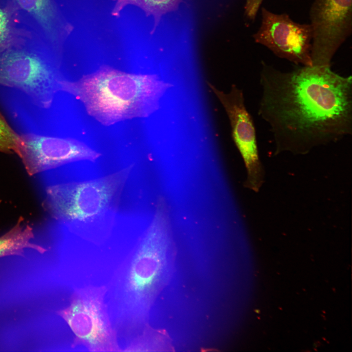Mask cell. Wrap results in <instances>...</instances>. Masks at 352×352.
<instances>
[{"label": "cell", "instance_id": "obj_4", "mask_svg": "<svg viewBox=\"0 0 352 352\" xmlns=\"http://www.w3.org/2000/svg\"><path fill=\"white\" fill-rule=\"evenodd\" d=\"M132 167L85 181L55 183L40 179L44 207L58 221L89 220L117 203Z\"/></svg>", "mask_w": 352, "mask_h": 352}, {"label": "cell", "instance_id": "obj_16", "mask_svg": "<svg viewBox=\"0 0 352 352\" xmlns=\"http://www.w3.org/2000/svg\"><path fill=\"white\" fill-rule=\"evenodd\" d=\"M128 1L129 0H116L112 11V15L114 16H119L122 9L128 4Z\"/></svg>", "mask_w": 352, "mask_h": 352}, {"label": "cell", "instance_id": "obj_8", "mask_svg": "<svg viewBox=\"0 0 352 352\" xmlns=\"http://www.w3.org/2000/svg\"><path fill=\"white\" fill-rule=\"evenodd\" d=\"M261 16L260 26L254 35L256 42L295 65L312 66L309 24L296 22L286 13L276 14L264 7Z\"/></svg>", "mask_w": 352, "mask_h": 352}, {"label": "cell", "instance_id": "obj_2", "mask_svg": "<svg viewBox=\"0 0 352 352\" xmlns=\"http://www.w3.org/2000/svg\"><path fill=\"white\" fill-rule=\"evenodd\" d=\"M171 231L167 205L159 198L150 224L110 284L112 314L120 330L132 333L143 326L161 283Z\"/></svg>", "mask_w": 352, "mask_h": 352}, {"label": "cell", "instance_id": "obj_12", "mask_svg": "<svg viewBox=\"0 0 352 352\" xmlns=\"http://www.w3.org/2000/svg\"><path fill=\"white\" fill-rule=\"evenodd\" d=\"M181 0H129L128 4L135 5L142 9L147 16L153 17L154 29L164 14L175 10Z\"/></svg>", "mask_w": 352, "mask_h": 352}, {"label": "cell", "instance_id": "obj_13", "mask_svg": "<svg viewBox=\"0 0 352 352\" xmlns=\"http://www.w3.org/2000/svg\"><path fill=\"white\" fill-rule=\"evenodd\" d=\"M21 138L0 112V152L20 155Z\"/></svg>", "mask_w": 352, "mask_h": 352}, {"label": "cell", "instance_id": "obj_3", "mask_svg": "<svg viewBox=\"0 0 352 352\" xmlns=\"http://www.w3.org/2000/svg\"><path fill=\"white\" fill-rule=\"evenodd\" d=\"M172 86L156 74L127 73L107 65L77 81H60L61 91L79 100L88 114L105 126L150 116Z\"/></svg>", "mask_w": 352, "mask_h": 352}, {"label": "cell", "instance_id": "obj_9", "mask_svg": "<svg viewBox=\"0 0 352 352\" xmlns=\"http://www.w3.org/2000/svg\"><path fill=\"white\" fill-rule=\"evenodd\" d=\"M207 84L228 116L233 138L247 170V186L258 192L263 183V170L259 155L254 122L245 107L242 91L233 85L229 92L226 93L209 82Z\"/></svg>", "mask_w": 352, "mask_h": 352}, {"label": "cell", "instance_id": "obj_7", "mask_svg": "<svg viewBox=\"0 0 352 352\" xmlns=\"http://www.w3.org/2000/svg\"><path fill=\"white\" fill-rule=\"evenodd\" d=\"M20 137L19 157L30 176H38L75 161L94 162L101 155L73 138L33 133L21 134Z\"/></svg>", "mask_w": 352, "mask_h": 352}, {"label": "cell", "instance_id": "obj_10", "mask_svg": "<svg viewBox=\"0 0 352 352\" xmlns=\"http://www.w3.org/2000/svg\"><path fill=\"white\" fill-rule=\"evenodd\" d=\"M16 6L37 24L53 43L60 33L57 12L52 0H12Z\"/></svg>", "mask_w": 352, "mask_h": 352}, {"label": "cell", "instance_id": "obj_11", "mask_svg": "<svg viewBox=\"0 0 352 352\" xmlns=\"http://www.w3.org/2000/svg\"><path fill=\"white\" fill-rule=\"evenodd\" d=\"M33 227L20 217L16 223L0 237V258L8 256L23 257L25 250L33 249L40 254L47 250L34 243L35 234Z\"/></svg>", "mask_w": 352, "mask_h": 352}, {"label": "cell", "instance_id": "obj_15", "mask_svg": "<svg viewBox=\"0 0 352 352\" xmlns=\"http://www.w3.org/2000/svg\"><path fill=\"white\" fill-rule=\"evenodd\" d=\"M264 0H246L245 12L247 17L250 20L255 19L257 12Z\"/></svg>", "mask_w": 352, "mask_h": 352}, {"label": "cell", "instance_id": "obj_6", "mask_svg": "<svg viewBox=\"0 0 352 352\" xmlns=\"http://www.w3.org/2000/svg\"><path fill=\"white\" fill-rule=\"evenodd\" d=\"M352 0H314L309 11L312 66H330L352 31Z\"/></svg>", "mask_w": 352, "mask_h": 352}, {"label": "cell", "instance_id": "obj_14", "mask_svg": "<svg viewBox=\"0 0 352 352\" xmlns=\"http://www.w3.org/2000/svg\"><path fill=\"white\" fill-rule=\"evenodd\" d=\"M8 16L0 8V44L5 42L8 37L9 29Z\"/></svg>", "mask_w": 352, "mask_h": 352}, {"label": "cell", "instance_id": "obj_5", "mask_svg": "<svg viewBox=\"0 0 352 352\" xmlns=\"http://www.w3.org/2000/svg\"><path fill=\"white\" fill-rule=\"evenodd\" d=\"M105 286H87L74 290L69 305L57 313L74 335L71 347L83 346L90 352H122L105 301Z\"/></svg>", "mask_w": 352, "mask_h": 352}, {"label": "cell", "instance_id": "obj_1", "mask_svg": "<svg viewBox=\"0 0 352 352\" xmlns=\"http://www.w3.org/2000/svg\"><path fill=\"white\" fill-rule=\"evenodd\" d=\"M258 114L270 130L276 153L306 154L352 134V78L330 66L280 70L263 64Z\"/></svg>", "mask_w": 352, "mask_h": 352}, {"label": "cell", "instance_id": "obj_17", "mask_svg": "<svg viewBox=\"0 0 352 352\" xmlns=\"http://www.w3.org/2000/svg\"><path fill=\"white\" fill-rule=\"evenodd\" d=\"M1 199H0V205L1 204Z\"/></svg>", "mask_w": 352, "mask_h": 352}]
</instances>
